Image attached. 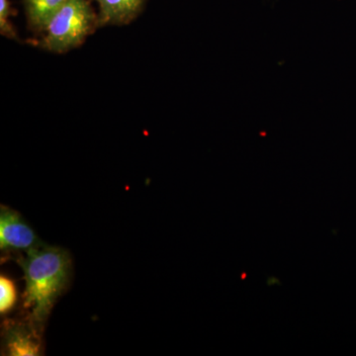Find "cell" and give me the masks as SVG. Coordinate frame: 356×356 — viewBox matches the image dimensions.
Masks as SVG:
<instances>
[{"label":"cell","mask_w":356,"mask_h":356,"mask_svg":"<svg viewBox=\"0 0 356 356\" xmlns=\"http://www.w3.org/2000/svg\"><path fill=\"white\" fill-rule=\"evenodd\" d=\"M24 273V308L30 323L42 330L70 280L72 262L64 248L44 245L26 252L19 261Z\"/></svg>","instance_id":"6da1fadb"},{"label":"cell","mask_w":356,"mask_h":356,"mask_svg":"<svg viewBox=\"0 0 356 356\" xmlns=\"http://www.w3.org/2000/svg\"><path fill=\"white\" fill-rule=\"evenodd\" d=\"M95 21L88 0H67L44 28V48L55 53L76 48L92 31Z\"/></svg>","instance_id":"7a4b0ae2"},{"label":"cell","mask_w":356,"mask_h":356,"mask_svg":"<svg viewBox=\"0 0 356 356\" xmlns=\"http://www.w3.org/2000/svg\"><path fill=\"white\" fill-rule=\"evenodd\" d=\"M34 229L25 222L17 211L7 206L0 207V248L2 252H30L42 247Z\"/></svg>","instance_id":"3957f363"},{"label":"cell","mask_w":356,"mask_h":356,"mask_svg":"<svg viewBox=\"0 0 356 356\" xmlns=\"http://www.w3.org/2000/svg\"><path fill=\"white\" fill-rule=\"evenodd\" d=\"M39 330L32 323L7 322L3 327L6 355L35 356L42 355Z\"/></svg>","instance_id":"277c9868"},{"label":"cell","mask_w":356,"mask_h":356,"mask_svg":"<svg viewBox=\"0 0 356 356\" xmlns=\"http://www.w3.org/2000/svg\"><path fill=\"white\" fill-rule=\"evenodd\" d=\"M144 0H97L102 19L106 23H122L130 20L138 13Z\"/></svg>","instance_id":"5b68a950"},{"label":"cell","mask_w":356,"mask_h":356,"mask_svg":"<svg viewBox=\"0 0 356 356\" xmlns=\"http://www.w3.org/2000/svg\"><path fill=\"white\" fill-rule=\"evenodd\" d=\"M67 0H25L30 24L37 30H44L49 21Z\"/></svg>","instance_id":"8992f818"},{"label":"cell","mask_w":356,"mask_h":356,"mask_svg":"<svg viewBox=\"0 0 356 356\" xmlns=\"http://www.w3.org/2000/svg\"><path fill=\"white\" fill-rule=\"evenodd\" d=\"M18 300L17 287L8 276L0 275V314L6 315L13 311Z\"/></svg>","instance_id":"52a82bcc"},{"label":"cell","mask_w":356,"mask_h":356,"mask_svg":"<svg viewBox=\"0 0 356 356\" xmlns=\"http://www.w3.org/2000/svg\"><path fill=\"white\" fill-rule=\"evenodd\" d=\"M10 14L8 0H0V29L6 36L13 37V27L9 25L8 16Z\"/></svg>","instance_id":"ba28073f"}]
</instances>
